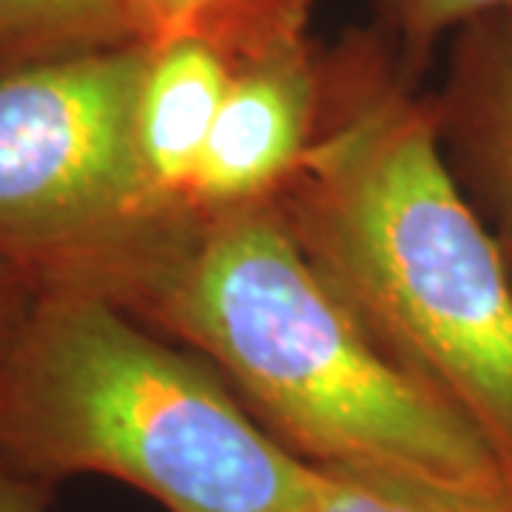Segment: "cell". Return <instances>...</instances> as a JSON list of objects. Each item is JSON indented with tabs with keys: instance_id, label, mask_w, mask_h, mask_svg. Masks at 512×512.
<instances>
[{
	"instance_id": "6da1fadb",
	"label": "cell",
	"mask_w": 512,
	"mask_h": 512,
	"mask_svg": "<svg viewBox=\"0 0 512 512\" xmlns=\"http://www.w3.org/2000/svg\"><path fill=\"white\" fill-rule=\"evenodd\" d=\"M271 205L367 333L476 421L512 478V268L396 52L350 40L322 57L311 146Z\"/></svg>"
},
{
	"instance_id": "7a4b0ae2",
	"label": "cell",
	"mask_w": 512,
	"mask_h": 512,
	"mask_svg": "<svg viewBox=\"0 0 512 512\" xmlns=\"http://www.w3.org/2000/svg\"><path fill=\"white\" fill-rule=\"evenodd\" d=\"M103 299L202 356L313 467L512 484L476 421L367 333L271 200L222 211L188 205Z\"/></svg>"
},
{
	"instance_id": "3957f363",
	"label": "cell",
	"mask_w": 512,
	"mask_h": 512,
	"mask_svg": "<svg viewBox=\"0 0 512 512\" xmlns=\"http://www.w3.org/2000/svg\"><path fill=\"white\" fill-rule=\"evenodd\" d=\"M0 456L49 487L114 478L165 512H313L319 481L194 350L60 288L37 293L12 353Z\"/></svg>"
},
{
	"instance_id": "277c9868",
	"label": "cell",
	"mask_w": 512,
	"mask_h": 512,
	"mask_svg": "<svg viewBox=\"0 0 512 512\" xmlns=\"http://www.w3.org/2000/svg\"><path fill=\"white\" fill-rule=\"evenodd\" d=\"M148 46L0 66V262L37 291L109 296L185 214L137 146Z\"/></svg>"
},
{
	"instance_id": "5b68a950",
	"label": "cell",
	"mask_w": 512,
	"mask_h": 512,
	"mask_svg": "<svg viewBox=\"0 0 512 512\" xmlns=\"http://www.w3.org/2000/svg\"><path fill=\"white\" fill-rule=\"evenodd\" d=\"M319 103L322 57L308 43L234 69L185 202L222 211L271 200L311 146Z\"/></svg>"
},
{
	"instance_id": "8992f818",
	"label": "cell",
	"mask_w": 512,
	"mask_h": 512,
	"mask_svg": "<svg viewBox=\"0 0 512 512\" xmlns=\"http://www.w3.org/2000/svg\"><path fill=\"white\" fill-rule=\"evenodd\" d=\"M430 103L447 163L512 268V9L458 29Z\"/></svg>"
},
{
	"instance_id": "52a82bcc",
	"label": "cell",
	"mask_w": 512,
	"mask_h": 512,
	"mask_svg": "<svg viewBox=\"0 0 512 512\" xmlns=\"http://www.w3.org/2000/svg\"><path fill=\"white\" fill-rule=\"evenodd\" d=\"M231 74L228 60L197 40L148 49L137 94V146L151 183L168 200L188 197Z\"/></svg>"
},
{
	"instance_id": "ba28073f",
	"label": "cell",
	"mask_w": 512,
	"mask_h": 512,
	"mask_svg": "<svg viewBox=\"0 0 512 512\" xmlns=\"http://www.w3.org/2000/svg\"><path fill=\"white\" fill-rule=\"evenodd\" d=\"M137 43L197 40L231 69L308 43L311 0H126Z\"/></svg>"
},
{
	"instance_id": "9c48e42d",
	"label": "cell",
	"mask_w": 512,
	"mask_h": 512,
	"mask_svg": "<svg viewBox=\"0 0 512 512\" xmlns=\"http://www.w3.org/2000/svg\"><path fill=\"white\" fill-rule=\"evenodd\" d=\"M313 512H512V484H467L373 467H316Z\"/></svg>"
},
{
	"instance_id": "30bf717a",
	"label": "cell",
	"mask_w": 512,
	"mask_h": 512,
	"mask_svg": "<svg viewBox=\"0 0 512 512\" xmlns=\"http://www.w3.org/2000/svg\"><path fill=\"white\" fill-rule=\"evenodd\" d=\"M137 43L126 0H0V66Z\"/></svg>"
},
{
	"instance_id": "8fae6325",
	"label": "cell",
	"mask_w": 512,
	"mask_h": 512,
	"mask_svg": "<svg viewBox=\"0 0 512 512\" xmlns=\"http://www.w3.org/2000/svg\"><path fill=\"white\" fill-rule=\"evenodd\" d=\"M390 29L402 72L413 80L441 35L470 20L510 12L512 0H373Z\"/></svg>"
},
{
	"instance_id": "7c38bea8",
	"label": "cell",
	"mask_w": 512,
	"mask_h": 512,
	"mask_svg": "<svg viewBox=\"0 0 512 512\" xmlns=\"http://www.w3.org/2000/svg\"><path fill=\"white\" fill-rule=\"evenodd\" d=\"M37 285L18 268L0 262V387L18 348L20 333L29 322V313L37 302Z\"/></svg>"
},
{
	"instance_id": "4fadbf2b",
	"label": "cell",
	"mask_w": 512,
	"mask_h": 512,
	"mask_svg": "<svg viewBox=\"0 0 512 512\" xmlns=\"http://www.w3.org/2000/svg\"><path fill=\"white\" fill-rule=\"evenodd\" d=\"M52 487L0 456V512H46Z\"/></svg>"
}]
</instances>
